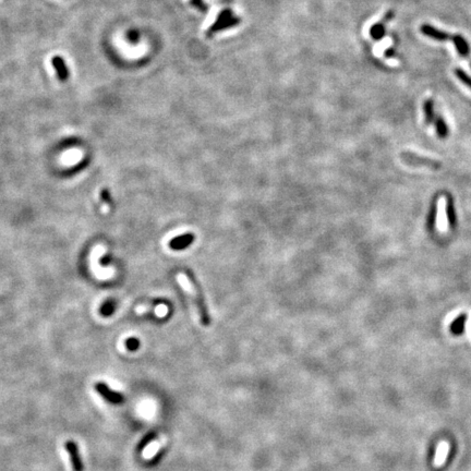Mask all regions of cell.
<instances>
[{
  "mask_svg": "<svg viewBox=\"0 0 471 471\" xmlns=\"http://www.w3.org/2000/svg\"><path fill=\"white\" fill-rule=\"evenodd\" d=\"M178 280L181 284V286L185 287V289L187 291H189L193 298H194V302H195L197 311H199L200 321L202 325H204V326H210L212 322L211 315L206 307V302L204 299L203 291L201 289V285L195 278L194 274H193L191 271L186 270L185 275H183L182 273V274L178 276Z\"/></svg>",
  "mask_w": 471,
  "mask_h": 471,
  "instance_id": "obj_1",
  "label": "cell"
},
{
  "mask_svg": "<svg viewBox=\"0 0 471 471\" xmlns=\"http://www.w3.org/2000/svg\"><path fill=\"white\" fill-rule=\"evenodd\" d=\"M240 23H241L240 17L236 15L232 9L226 8L218 13L215 22L209 27L205 34L207 37H213L217 33L233 29V27L239 25Z\"/></svg>",
  "mask_w": 471,
  "mask_h": 471,
  "instance_id": "obj_2",
  "label": "cell"
},
{
  "mask_svg": "<svg viewBox=\"0 0 471 471\" xmlns=\"http://www.w3.org/2000/svg\"><path fill=\"white\" fill-rule=\"evenodd\" d=\"M94 388H95L96 392L100 394L104 399L107 400L109 404L121 405L125 403L126 397L124 396V394L110 389L106 383L97 382L95 383V385H94Z\"/></svg>",
  "mask_w": 471,
  "mask_h": 471,
  "instance_id": "obj_3",
  "label": "cell"
},
{
  "mask_svg": "<svg viewBox=\"0 0 471 471\" xmlns=\"http://www.w3.org/2000/svg\"><path fill=\"white\" fill-rule=\"evenodd\" d=\"M400 156H402V158L407 164L419 165V166H427L428 168L434 169V171H436V169H440L442 167V164L440 162L435 161V159L423 157V156H420V155H417L414 153L404 152V153H402Z\"/></svg>",
  "mask_w": 471,
  "mask_h": 471,
  "instance_id": "obj_4",
  "label": "cell"
},
{
  "mask_svg": "<svg viewBox=\"0 0 471 471\" xmlns=\"http://www.w3.org/2000/svg\"><path fill=\"white\" fill-rule=\"evenodd\" d=\"M65 450L69 455L70 461H71V466L73 471H83L84 470V465L81 458V455H80L79 446L77 443L74 441H67L64 443Z\"/></svg>",
  "mask_w": 471,
  "mask_h": 471,
  "instance_id": "obj_5",
  "label": "cell"
},
{
  "mask_svg": "<svg viewBox=\"0 0 471 471\" xmlns=\"http://www.w3.org/2000/svg\"><path fill=\"white\" fill-rule=\"evenodd\" d=\"M51 64H53V67L55 68L56 73H57V77L60 81L67 82L70 77V71L64 59L60 57V56H55V57L51 59Z\"/></svg>",
  "mask_w": 471,
  "mask_h": 471,
  "instance_id": "obj_6",
  "label": "cell"
},
{
  "mask_svg": "<svg viewBox=\"0 0 471 471\" xmlns=\"http://www.w3.org/2000/svg\"><path fill=\"white\" fill-rule=\"evenodd\" d=\"M194 235L193 234H185V235H180V236H178V237L176 238H173L171 240V242H169V247H171V249H172V250H176V251H180V250H183V249H187L188 247L190 246V244L194 241Z\"/></svg>",
  "mask_w": 471,
  "mask_h": 471,
  "instance_id": "obj_7",
  "label": "cell"
},
{
  "mask_svg": "<svg viewBox=\"0 0 471 471\" xmlns=\"http://www.w3.org/2000/svg\"><path fill=\"white\" fill-rule=\"evenodd\" d=\"M420 30L426 36L431 37V39L436 41H449V40H451V37H453L451 35H450L449 33L437 30L435 27H433L432 25H428V24H423Z\"/></svg>",
  "mask_w": 471,
  "mask_h": 471,
  "instance_id": "obj_8",
  "label": "cell"
},
{
  "mask_svg": "<svg viewBox=\"0 0 471 471\" xmlns=\"http://www.w3.org/2000/svg\"><path fill=\"white\" fill-rule=\"evenodd\" d=\"M447 203L444 197H441L439 201V216H437V227L441 232H446L447 229Z\"/></svg>",
  "mask_w": 471,
  "mask_h": 471,
  "instance_id": "obj_9",
  "label": "cell"
},
{
  "mask_svg": "<svg viewBox=\"0 0 471 471\" xmlns=\"http://www.w3.org/2000/svg\"><path fill=\"white\" fill-rule=\"evenodd\" d=\"M451 41H453V43L456 47L457 51L459 53V55L463 56V57H465V58H467L468 55H469V46H468V43L466 42L464 37L460 36V35H454L453 37H451Z\"/></svg>",
  "mask_w": 471,
  "mask_h": 471,
  "instance_id": "obj_10",
  "label": "cell"
},
{
  "mask_svg": "<svg viewBox=\"0 0 471 471\" xmlns=\"http://www.w3.org/2000/svg\"><path fill=\"white\" fill-rule=\"evenodd\" d=\"M466 320H467V315L466 314H461L456 320H454L450 325V332L453 333L454 335H461V334L464 333Z\"/></svg>",
  "mask_w": 471,
  "mask_h": 471,
  "instance_id": "obj_11",
  "label": "cell"
},
{
  "mask_svg": "<svg viewBox=\"0 0 471 471\" xmlns=\"http://www.w3.org/2000/svg\"><path fill=\"white\" fill-rule=\"evenodd\" d=\"M385 34V23L382 21L380 23H376L370 30V35L373 40L382 39Z\"/></svg>",
  "mask_w": 471,
  "mask_h": 471,
  "instance_id": "obj_12",
  "label": "cell"
},
{
  "mask_svg": "<svg viewBox=\"0 0 471 471\" xmlns=\"http://www.w3.org/2000/svg\"><path fill=\"white\" fill-rule=\"evenodd\" d=\"M155 439H156V433L154 431L149 432L148 434L139 442L138 447H136V451H138V453H141V451L144 450V449H147L150 443L153 442Z\"/></svg>",
  "mask_w": 471,
  "mask_h": 471,
  "instance_id": "obj_13",
  "label": "cell"
},
{
  "mask_svg": "<svg viewBox=\"0 0 471 471\" xmlns=\"http://www.w3.org/2000/svg\"><path fill=\"white\" fill-rule=\"evenodd\" d=\"M435 126L437 130V134H439L440 138H446L447 133H449V129H447V126L444 122V120L442 119L441 117L436 118L435 120Z\"/></svg>",
  "mask_w": 471,
  "mask_h": 471,
  "instance_id": "obj_14",
  "label": "cell"
},
{
  "mask_svg": "<svg viewBox=\"0 0 471 471\" xmlns=\"http://www.w3.org/2000/svg\"><path fill=\"white\" fill-rule=\"evenodd\" d=\"M423 108H425L427 124H431V122L433 121V118H434V115H433V101L432 100L426 101L425 107H423Z\"/></svg>",
  "mask_w": 471,
  "mask_h": 471,
  "instance_id": "obj_15",
  "label": "cell"
},
{
  "mask_svg": "<svg viewBox=\"0 0 471 471\" xmlns=\"http://www.w3.org/2000/svg\"><path fill=\"white\" fill-rule=\"evenodd\" d=\"M189 3L191 7H193L201 12H207L210 9L209 4H207L204 0H189Z\"/></svg>",
  "mask_w": 471,
  "mask_h": 471,
  "instance_id": "obj_16",
  "label": "cell"
},
{
  "mask_svg": "<svg viewBox=\"0 0 471 471\" xmlns=\"http://www.w3.org/2000/svg\"><path fill=\"white\" fill-rule=\"evenodd\" d=\"M455 74L457 75V78H458L461 82L465 83L466 86H468L469 87H471V78H469L467 73H466L465 71H463L461 69H456L455 70Z\"/></svg>",
  "mask_w": 471,
  "mask_h": 471,
  "instance_id": "obj_17",
  "label": "cell"
},
{
  "mask_svg": "<svg viewBox=\"0 0 471 471\" xmlns=\"http://www.w3.org/2000/svg\"><path fill=\"white\" fill-rule=\"evenodd\" d=\"M446 213H447V217H449V220H450V223L451 226H455L456 224V218H455V211H454V206H453V202L450 201L449 202V204H447V207H446Z\"/></svg>",
  "mask_w": 471,
  "mask_h": 471,
  "instance_id": "obj_18",
  "label": "cell"
},
{
  "mask_svg": "<svg viewBox=\"0 0 471 471\" xmlns=\"http://www.w3.org/2000/svg\"><path fill=\"white\" fill-rule=\"evenodd\" d=\"M126 346L130 351H135L140 347V342L136 338H129L127 339Z\"/></svg>",
  "mask_w": 471,
  "mask_h": 471,
  "instance_id": "obj_19",
  "label": "cell"
},
{
  "mask_svg": "<svg viewBox=\"0 0 471 471\" xmlns=\"http://www.w3.org/2000/svg\"><path fill=\"white\" fill-rule=\"evenodd\" d=\"M163 456H164V450H162L159 451V453H158L156 456L154 457V458H153L152 460H150V464H149L150 467H153V466H155V465H156V464H158L159 461H161V459L163 458Z\"/></svg>",
  "mask_w": 471,
  "mask_h": 471,
  "instance_id": "obj_20",
  "label": "cell"
},
{
  "mask_svg": "<svg viewBox=\"0 0 471 471\" xmlns=\"http://www.w3.org/2000/svg\"><path fill=\"white\" fill-rule=\"evenodd\" d=\"M470 65H471V64H470Z\"/></svg>",
  "mask_w": 471,
  "mask_h": 471,
  "instance_id": "obj_21",
  "label": "cell"
}]
</instances>
